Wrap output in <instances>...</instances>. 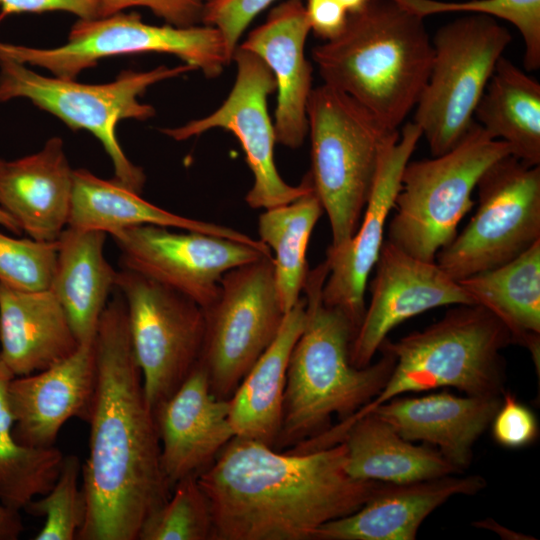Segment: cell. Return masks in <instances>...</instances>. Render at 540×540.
I'll list each match as a JSON object with an SVG mask.
<instances>
[{"mask_svg":"<svg viewBox=\"0 0 540 540\" xmlns=\"http://www.w3.org/2000/svg\"><path fill=\"white\" fill-rule=\"evenodd\" d=\"M97 381L81 466L86 515L78 540H138L145 521L170 497L155 417L143 387L126 305L108 301L95 335Z\"/></svg>","mask_w":540,"mask_h":540,"instance_id":"1","label":"cell"},{"mask_svg":"<svg viewBox=\"0 0 540 540\" xmlns=\"http://www.w3.org/2000/svg\"><path fill=\"white\" fill-rule=\"evenodd\" d=\"M197 478L210 500L213 540H313L385 484L352 478L343 442L281 452L240 437Z\"/></svg>","mask_w":540,"mask_h":540,"instance_id":"2","label":"cell"},{"mask_svg":"<svg viewBox=\"0 0 540 540\" xmlns=\"http://www.w3.org/2000/svg\"><path fill=\"white\" fill-rule=\"evenodd\" d=\"M328 272L323 261L309 270L303 287L306 322L288 363L278 451L321 436L335 417L339 423L355 414L378 395L393 369L394 358L382 347L377 362L351 364L356 330L341 310L322 301Z\"/></svg>","mask_w":540,"mask_h":540,"instance_id":"3","label":"cell"},{"mask_svg":"<svg viewBox=\"0 0 540 540\" xmlns=\"http://www.w3.org/2000/svg\"><path fill=\"white\" fill-rule=\"evenodd\" d=\"M312 57L324 84L398 130L427 82L433 45L424 18L394 0H371L349 14L337 37L315 46Z\"/></svg>","mask_w":540,"mask_h":540,"instance_id":"4","label":"cell"},{"mask_svg":"<svg viewBox=\"0 0 540 540\" xmlns=\"http://www.w3.org/2000/svg\"><path fill=\"white\" fill-rule=\"evenodd\" d=\"M514 344L504 323L480 305H457L437 322L380 348L394 358L391 374L378 395L355 414L333 425L338 441L347 427L383 403L408 392L452 387L470 396L503 394L501 351Z\"/></svg>","mask_w":540,"mask_h":540,"instance_id":"5","label":"cell"},{"mask_svg":"<svg viewBox=\"0 0 540 540\" xmlns=\"http://www.w3.org/2000/svg\"><path fill=\"white\" fill-rule=\"evenodd\" d=\"M314 190L332 234L329 247L346 244L356 232L373 188L390 130L346 93L322 84L307 104Z\"/></svg>","mask_w":540,"mask_h":540,"instance_id":"6","label":"cell"},{"mask_svg":"<svg viewBox=\"0 0 540 540\" xmlns=\"http://www.w3.org/2000/svg\"><path fill=\"white\" fill-rule=\"evenodd\" d=\"M510 154L505 142L492 138L473 121L452 149L430 159L408 161L387 240L418 259L435 262L475 205L472 193L482 174Z\"/></svg>","mask_w":540,"mask_h":540,"instance_id":"7","label":"cell"},{"mask_svg":"<svg viewBox=\"0 0 540 540\" xmlns=\"http://www.w3.org/2000/svg\"><path fill=\"white\" fill-rule=\"evenodd\" d=\"M194 70L187 64L158 66L149 71H122L104 84H85L58 77H46L27 65L0 59V102L26 98L72 130L84 129L94 135L110 157L114 179L141 194L145 184L142 168L125 155L117 138V125L123 119L146 120L155 114L151 105L138 98L150 86Z\"/></svg>","mask_w":540,"mask_h":540,"instance_id":"8","label":"cell"},{"mask_svg":"<svg viewBox=\"0 0 540 540\" xmlns=\"http://www.w3.org/2000/svg\"><path fill=\"white\" fill-rule=\"evenodd\" d=\"M511 40L502 24L483 14L457 18L436 31L430 73L412 121L432 156L452 149L467 133L496 63Z\"/></svg>","mask_w":540,"mask_h":540,"instance_id":"9","label":"cell"},{"mask_svg":"<svg viewBox=\"0 0 540 540\" xmlns=\"http://www.w3.org/2000/svg\"><path fill=\"white\" fill-rule=\"evenodd\" d=\"M166 53L180 58L209 78L219 76L232 61L224 39L213 26H158L142 21L138 13H115L95 19H78L65 44L51 49L0 42V59L38 66L55 77L74 80L103 58Z\"/></svg>","mask_w":540,"mask_h":540,"instance_id":"10","label":"cell"},{"mask_svg":"<svg viewBox=\"0 0 540 540\" xmlns=\"http://www.w3.org/2000/svg\"><path fill=\"white\" fill-rule=\"evenodd\" d=\"M475 189L473 217L435 259L456 281L501 266L540 241V165L507 155Z\"/></svg>","mask_w":540,"mask_h":540,"instance_id":"11","label":"cell"},{"mask_svg":"<svg viewBox=\"0 0 540 540\" xmlns=\"http://www.w3.org/2000/svg\"><path fill=\"white\" fill-rule=\"evenodd\" d=\"M203 310L205 336L199 364L213 394L229 400L273 342L285 316L276 288L273 256L226 272L218 297Z\"/></svg>","mask_w":540,"mask_h":540,"instance_id":"12","label":"cell"},{"mask_svg":"<svg viewBox=\"0 0 540 540\" xmlns=\"http://www.w3.org/2000/svg\"><path fill=\"white\" fill-rule=\"evenodd\" d=\"M115 288L126 305L133 350L153 411L199 364L204 310L188 297L124 267L117 271Z\"/></svg>","mask_w":540,"mask_h":540,"instance_id":"13","label":"cell"},{"mask_svg":"<svg viewBox=\"0 0 540 540\" xmlns=\"http://www.w3.org/2000/svg\"><path fill=\"white\" fill-rule=\"evenodd\" d=\"M232 60L237 67L236 79L222 105L206 117L162 132L177 141L214 128L232 132L239 140L253 174V185L245 197L247 204L254 209L288 204L305 194L313 183L307 173L299 185H289L276 169V137L267 110V98L276 90L274 76L261 58L240 46L234 51Z\"/></svg>","mask_w":540,"mask_h":540,"instance_id":"14","label":"cell"},{"mask_svg":"<svg viewBox=\"0 0 540 540\" xmlns=\"http://www.w3.org/2000/svg\"><path fill=\"white\" fill-rule=\"evenodd\" d=\"M120 266L135 271L207 308L229 270L269 256L247 244L195 231L139 225L110 235Z\"/></svg>","mask_w":540,"mask_h":540,"instance_id":"15","label":"cell"},{"mask_svg":"<svg viewBox=\"0 0 540 540\" xmlns=\"http://www.w3.org/2000/svg\"><path fill=\"white\" fill-rule=\"evenodd\" d=\"M421 137L420 128L409 122L387 141L356 232L341 247L327 249L329 272L322 287V301L341 310L356 331L366 310L368 279L385 241V226L394 208L403 169Z\"/></svg>","mask_w":540,"mask_h":540,"instance_id":"16","label":"cell"},{"mask_svg":"<svg viewBox=\"0 0 540 540\" xmlns=\"http://www.w3.org/2000/svg\"><path fill=\"white\" fill-rule=\"evenodd\" d=\"M369 283L371 299L350 345V362L368 366L399 324L433 308L476 305L436 262L418 259L384 241Z\"/></svg>","mask_w":540,"mask_h":540,"instance_id":"17","label":"cell"},{"mask_svg":"<svg viewBox=\"0 0 540 540\" xmlns=\"http://www.w3.org/2000/svg\"><path fill=\"white\" fill-rule=\"evenodd\" d=\"M97 381L95 338L74 353L8 385L15 440L29 447H50L72 417L87 421Z\"/></svg>","mask_w":540,"mask_h":540,"instance_id":"18","label":"cell"},{"mask_svg":"<svg viewBox=\"0 0 540 540\" xmlns=\"http://www.w3.org/2000/svg\"><path fill=\"white\" fill-rule=\"evenodd\" d=\"M153 413L171 490L185 478L198 477L235 437L228 400L213 394L200 364Z\"/></svg>","mask_w":540,"mask_h":540,"instance_id":"19","label":"cell"},{"mask_svg":"<svg viewBox=\"0 0 540 540\" xmlns=\"http://www.w3.org/2000/svg\"><path fill=\"white\" fill-rule=\"evenodd\" d=\"M310 31L303 0H285L240 45L271 70L278 92L273 124L276 142L292 149L299 148L308 133L312 68L305 44Z\"/></svg>","mask_w":540,"mask_h":540,"instance_id":"20","label":"cell"},{"mask_svg":"<svg viewBox=\"0 0 540 540\" xmlns=\"http://www.w3.org/2000/svg\"><path fill=\"white\" fill-rule=\"evenodd\" d=\"M479 475L383 484L359 509L319 527L313 540H414L424 520L456 495H475Z\"/></svg>","mask_w":540,"mask_h":540,"instance_id":"21","label":"cell"},{"mask_svg":"<svg viewBox=\"0 0 540 540\" xmlns=\"http://www.w3.org/2000/svg\"><path fill=\"white\" fill-rule=\"evenodd\" d=\"M500 396H457L447 391L420 397H396L376 413L403 438L436 446L462 471L469 467L473 447L491 424L501 405Z\"/></svg>","mask_w":540,"mask_h":540,"instance_id":"22","label":"cell"},{"mask_svg":"<svg viewBox=\"0 0 540 540\" xmlns=\"http://www.w3.org/2000/svg\"><path fill=\"white\" fill-rule=\"evenodd\" d=\"M73 172L58 137L34 154L1 159L0 208L30 238L56 241L68 225Z\"/></svg>","mask_w":540,"mask_h":540,"instance_id":"23","label":"cell"},{"mask_svg":"<svg viewBox=\"0 0 540 540\" xmlns=\"http://www.w3.org/2000/svg\"><path fill=\"white\" fill-rule=\"evenodd\" d=\"M0 345L9 370L23 376L67 358L80 342L49 289L20 291L0 283Z\"/></svg>","mask_w":540,"mask_h":540,"instance_id":"24","label":"cell"},{"mask_svg":"<svg viewBox=\"0 0 540 540\" xmlns=\"http://www.w3.org/2000/svg\"><path fill=\"white\" fill-rule=\"evenodd\" d=\"M157 225L227 238L257 248L271 256L259 239L235 229L187 218L162 209L115 180H104L86 169L73 172L69 227L113 234L132 226Z\"/></svg>","mask_w":540,"mask_h":540,"instance_id":"25","label":"cell"},{"mask_svg":"<svg viewBox=\"0 0 540 540\" xmlns=\"http://www.w3.org/2000/svg\"><path fill=\"white\" fill-rule=\"evenodd\" d=\"M306 322V299L300 297L285 313L277 336L247 372L228 400L235 437L272 448L278 438L291 352Z\"/></svg>","mask_w":540,"mask_h":540,"instance_id":"26","label":"cell"},{"mask_svg":"<svg viewBox=\"0 0 540 540\" xmlns=\"http://www.w3.org/2000/svg\"><path fill=\"white\" fill-rule=\"evenodd\" d=\"M107 234L67 226L57 239L49 290L62 305L80 343L95 338L100 317L115 288L117 270L104 256Z\"/></svg>","mask_w":540,"mask_h":540,"instance_id":"27","label":"cell"},{"mask_svg":"<svg viewBox=\"0 0 540 540\" xmlns=\"http://www.w3.org/2000/svg\"><path fill=\"white\" fill-rule=\"evenodd\" d=\"M340 442L354 479L405 484L457 472L438 450L406 440L374 412L353 421Z\"/></svg>","mask_w":540,"mask_h":540,"instance_id":"28","label":"cell"},{"mask_svg":"<svg viewBox=\"0 0 540 540\" xmlns=\"http://www.w3.org/2000/svg\"><path fill=\"white\" fill-rule=\"evenodd\" d=\"M474 304L494 314L537 366L540 352V241L511 261L458 281Z\"/></svg>","mask_w":540,"mask_h":540,"instance_id":"29","label":"cell"},{"mask_svg":"<svg viewBox=\"0 0 540 540\" xmlns=\"http://www.w3.org/2000/svg\"><path fill=\"white\" fill-rule=\"evenodd\" d=\"M474 117L511 155L540 165V84L507 58L497 61Z\"/></svg>","mask_w":540,"mask_h":540,"instance_id":"30","label":"cell"},{"mask_svg":"<svg viewBox=\"0 0 540 540\" xmlns=\"http://www.w3.org/2000/svg\"><path fill=\"white\" fill-rule=\"evenodd\" d=\"M324 212L312 186L296 200L265 209L259 216V240L274 252V278L283 311L300 299L309 272L306 250Z\"/></svg>","mask_w":540,"mask_h":540,"instance_id":"31","label":"cell"},{"mask_svg":"<svg viewBox=\"0 0 540 540\" xmlns=\"http://www.w3.org/2000/svg\"><path fill=\"white\" fill-rule=\"evenodd\" d=\"M14 377L0 354V502L21 510L51 489L64 455L55 446L29 447L15 440L7 394Z\"/></svg>","mask_w":540,"mask_h":540,"instance_id":"32","label":"cell"},{"mask_svg":"<svg viewBox=\"0 0 540 540\" xmlns=\"http://www.w3.org/2000/svg\"><path fill=\"white\" fill-rule=\"evenodd\" d=\"M210 500L197 476L178 482L168 500L144 523L138 540H213Z\"/></svg>","mask_w":540,"mask_h":540,"instance_id":"33","label":"cell"},{"mask_svg":"<svg viewBox=\"0 0 540 540\" xmlns=\"http://www.w3.org/2000/svg\"><path fill=\"white\" fill-rule=\"evenodd\" d=\"M394 1L422 18L440 13L469 12L505 20L516 27L523 38L526 70L540 68V0Z\"/></svg>","mask_w":540,"mask_h":540,"instance_id":"34","label":"cell"},{"mask_svg":"<svg viewBox=\"0 0 540 540\" xmlns=\"http://www.w3.org/2000/svg\"><path fill=\"white\" fill-rule=\"evenodd\" d=\"M81 462L76 455L64 456L60 473L51 489L29 502L24 510L45 518L36 540H74L86 515L81 488Z\"/></svg>","mask_w":540,"mask_h":540,"instance_id":"35","label":"cell"},{"mask_svg":"<svg viewBox=\"0 0 540 540\" xmlns=\"http://www.w3.org/2000/svg\"><path fill=\"white\" fill-rule=\"evenodd\" d=\"M57 247V240L14 238L0 232V283L20 291L48 290Z\"/></svg>","mask_w":540,"mask_h":540,"instance_id":"36","label":"cell"},{"mask_svg":"<svg viewBox=\"0 0 540 540\" xmlns=\"http://www.w3.org/2000/svg\"><path fill=\"white\" fill-rule=\"evenodd\" d=\"M275 1L207 0L201 22L219 30L228 52L233 57L238 42L250 23Z\"/></svg>","mask_w":540,"mask_h":540,"instance_id":"37","label":"cell"},{"mask_svg":"<svg viewBox=\"0 0 540 540\" xmlns=\"http://www.w3.org/2000/svg\"><path fill=\"white\" fill-rule=\"evenodd\" d=\"M491 424L494 440L506 448L525 447L538 435L535 414L511 393L503 395Z\"/></svg>","mask_w":540,"mask_h":540,"instance_id":"38","label":"cell"},{"mask_svg":"<svg viewBox=\"0 0 540 540\" xmlns=\"http://www.w3.org/2000/svg\"><path fill=\"white\" fill-rule=\"evenodd\" d=\"M207 0H101L102 17L122 12L130 7H145L167 24L189 27L202 21Z\"/></svg>","mask_w":540,"mask_h":540,"instance_id":"39","label":"cell"},{"mask_svg":"<svg viewBox=\"0 0 540 540\" xmlns=\"http://www.w3.org/2000/svg\"><path fill=\"white\" fill-rule=\"evenodd\" d=\"M54 11L72 13L78 19L102 17L101 0H0V22L14 14Z\"/></svg>","mask_w":540,"mask_h":540,"instance_id":"40","label":"cell"},{"mask_svg":"<svg viewBox=\"0 0 540 540\" xmlns=\"http://www.w3.org/2000/svg\"><path fill=\"white\" fill-rule=\"evenodd\" d=\"M311 30L325 41L334 39L345 28L348 12L337 0H305Z\"/></svg>","mask_w":540,"mask_h":540,"instance_id":"41","label":"cell"},{"mask_svg":"<svg viewBox=\"0 0 540 540\" xmlns=\"http://www.w3.org/2000/svg\"><path fill=\"white\" fill-rule=\"evenodd\" d=\"M23 530L20 510L0 502V540H16Z\"/></svg>","mask_w":540,"mask_h":540,"instance_id":"42","label":"cell"},{"mask_svg":"<svg viewBox=\"0 0 540 540\" xmlns=\"http://www.w3.org/2000/svg\"><path fill=\"white\" fill-rule=\"evenodd\" d=\"M348 12V14H356L364 10L371 0H337Z\"/></svg>","mask_w":540,"mask_h":540,"instance_id":"43","label":"cell"},{"mask_svg":"<svg viewBox=\"0 0 540 540\" xmlns=\"http://www.w3.org/2000/svg\"><path fill=\"white\" fill-rule=\"evenodd\" d=\"M0 225L14 234L19 235L22 233V230L20 229L17 222L1 208H0Z\"/></svg>","mask_w":540,"mask_h":540,"instance_id":"44","label":"cell"}]
</instances>
